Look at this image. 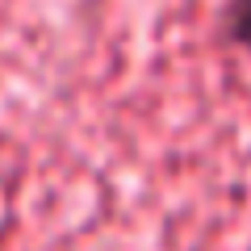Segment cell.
Returning a JSON list of instances; mask_svg holds the SVG:
<instances>
[{
    "instance_id": "obj_1",
    "label": "cell",
    "mask_w": 251,
    "mask_h": 251,
    "mask_svg": "<svg viewBox=\"0 0 251 251\" xmlns=\"http://www.w3.org/2000/svg\"><path fill=\"white\" fill-rule=\"evenodd\" d=\"M218 34L226 46L251 54V0H222L218 13Z\"/></svg>"
}]
</instances>
